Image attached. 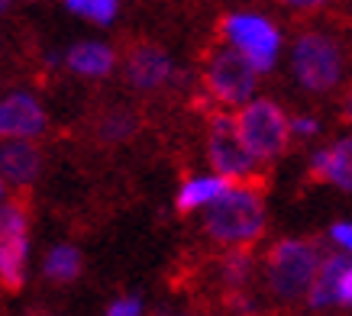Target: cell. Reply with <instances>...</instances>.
<instances>
[{"mask_svg": "<svg viewBox=\"0 0 352 316\" xmlns=\"http://www.w3.org/2000/svg\"><path fill=\"white\" fill-rule=\"evenodd\" d=\"M265 197L252 181H233L204 216L207 236L220 245H256L265 236Z\"/></svg>", "mask_w": 352, "mask_h": 316, "instance_id": "cell-1", "label": "cell"}, {"mask_svg": "<svg viewBox=\"0 0 352 316\" xmlns=\"http://www.w3.org/2000/svg\"><path fill=\"white\" fill-rule=\"evenodd\" d=\"M320 249L310 239H281L272 245L265 258V281L268 291L281 304H294L310 294V287L320 271Z\"/></svg>", "mask_w": 352, "mask_h": 316, "instance_id": "cell-2", "label": "cell"}, {"mask_svg": "<svg viewBox=\"0 0 352 316\" xmlns=\"http://www.w3.org/2000/svg\"><path fill=\"white\" fill-rule=\"evenodd\" d=\"M342 68H346V55L342 45L333 39L330 32L307 30L294 39V52H291V71L307 94H327L342 81Z\"/></svg>", "mask_w": 352, "mask_h": 316, "instance_id": "cell-3", "label": "cell"}, {"mask_svg": "<svg viewBox=\"0 0 352 316\" xmlns=\"http://www.w3.org/2000/svg\"><path fill=\"white\" fill-rule=\"evenodd\" d=\"M236 123H239V133H243L249 152L258 161H275V158H281L288 152L294 129H291V120L285 116V110L275 100L252 97L245 106H239Z\"/></svg>", "mask_w": 352, "mask_h": 316, "instance_id": "cell-4", "label": "cell"}, {"mask_svg": "<svg viewBox=\"0 0 352 316\" xmlns=\"http://www.w3.org/2000/svg\"><path fill=\"white\" fill-rule=\"evenodd\" d=\"M220 36L226 39V45H233L256 65L258 74H268L275 68L278 55H281V30L275 23L252 10H236L226 13L220 20Z\"/></svg>", "mask_w": 352, "mask_h": 316, "instance_id": "cell-5", "label": "cell"}, {"mask_svg": "<svg viewBox=\"0 0 352 316\" xmlns=\"http://www.w3.org/2000/svg\"><path fill=\"white\" fill-rule=\"evenodd\" d=\"M256 84H258L256 65L249 62L239 49H233V45H223V49H217L207 58L204 87H207V94L214 97L217 104L245 106L256 97Z\"/></svg>", "mask_w": 352, "mask_h": 316, "instance_id": "cell-6", "label": "cell"}, {"mask_svg": "<svg viewBox=\"0 0 352 316\" xmlns=\"http://www.w3.org/2000/svg\"><path fill=\"white\" fill-rule=\"evenodd\" d=\"M207 158H210L214 171L226 174L230 181H252L258 165V158L249 152L243 133H239L236 116L226 113V110L210 116V126H207Z\"/></svg>", "mask_w": 352, "mask_h": 316, "instance_id": "cell-7", "label": "cell"}, {"mask_svg": "<svg viewBox=\"0 0 352 316\" xmlns=\"http://www.w3.org/2000/svg\"><path fill=\"white\" fill-rule=\"evenodd\" d=\"M26 262H30V213L20 197H13L0 210V281L7 291H20L26 284Z\"/></svg>", "mask_w": 352, "mask_h": 316, "instance_id": "cell-8", "label": "cell"}, {"mask_svg": "<svg viewBox=\"0 0 352 316\" xmlns=\"http://www.w3.org/2000/svg\"><path fill=\"white\" fill-rule=\"evenodd\" d=\"M123 74H126V81L133 91H142V94H149V91H159L165 87L175 78V68H171V58L162 52L159 45H133L126 55V65H123Z\"/></svg>", "mask_w": 352, "mask_h": 316, "instance_id": "cell-9", "label": "cell"}, {"mask_svg": "<svg viewBox=\"0 0 352 316\" xmlns=\"http://www.w3.org/2000/svg\"><path fill=\"white\" fill-rule=\"evenodd\" d=\"M0 133L3 139H39L45 133V110L26 91H13L0 104Z\"/></svg>", "mask_w": 352, "mask_h": 316, "instance_id": "cell-10", "label": "cell"}, {"mask_svg": "<svg viewBox=\"0 0 352 316\" xmlns=\"http://www.w3.org/2000/svg\"><path fill=\"white\" fill-rule=\"evenodd\" d=\"M43 171V155L39 148L32 146V139H7L0 148V174L3 184L13 190H26L30 184H36Z\"/></svg>", "mask_w": 352, "mask_h": 316, "instance_id": "cell-11", "label": "cell"}, {"mask_svg": "<svg viewBox=\"0 0 352 316\" xmlns=\"http://www.w3.org/2000/svg\"><path fill=\"white\" fill-rule=\"evenodd\" d=\"M65 65L81 78H107L117 68V52L107 43H75L65 52Z\"/></svg>", "mask_w": 352, "mask_h": 316, "instance_id": "cell-12", "label": "cell"}, {"mask_svg": "<svg viewBox=\"0 0 352 316\" xmlns=\"http://www.w3.org/2000/svg\"><path fill=\"white\" fill-rule=\"evenodd\" d=\"M349 252L346 255H327L320 264V271H317V281L310 287L307 294V304L314 310H330V306H340V278L342 271L349 268Z\"/></svg>", "mask_w": 352, "mask_h": 316, "instance_id": "cell-13", "label": "cell"}, {"mask_svg": "<svg viewBox=\"0 0 352 316\" xmlns=\"http://www.w3.org/2000/svg\"><path fill=\"white\" fill-rule=\"evenodd\" d=\"M233 181L214 171V174H201V178H188L178 188V197H175V207L182 213H191V210H201V207H210V203L230 188Z\"/></svg>", "mask_w": 352, "mask_h": 316, "instance_id": "cell-14", "label": "cell"}, {"mask_svg": "<svg viewBox=\"0 0 352 316\" xmlns=\"http://www.w3.org/2000/svg\"><path fill=\"white\" fill-rule=\"evenodd\" d=\"M43 274L55 284H68L75 281L81 274V252L75 245H55L45 252V262H43Z\"/></svg>", "mask_w": 352, "mask_h": 316, "instance_id": "cell-15", "label": "cell"}, {"mask_svg": "<svg viewBox=\"0 0 352 316\" xmlns=\"http://www.w3.org/2000/svg\"><path fill=\"white\" fill-rule=\"evenodd\" d=\"M220 278L230 291H245L249 278H252V252L249 245H230L226 258L220 262Z\"/></svg>", "mask_w": 352, "mask_h": 316, "instance_id": "cell-16", "label": "cell"}, {"mask_svg": "<svg viewBox=\"0 0 352 316\" xmlns=\"http://www.w3.org/2000/svg\"><path fill=\"white\" fill-rule=\"evenodd\" d=\"M136 129H139V120L129 110H110V113L100 116L97 136H100V142H107V146H120V142H129V139L136 136Z\"/></svg>", "mask_w": 352, "mask_h": 316, "instance_id": "cell-17", "label": "cell"}, {"mask_svg": "<svg viewBox=\"0 0 352 316\" xmlns=\"http://www.w3.org/2000/svg\"><path fill=\"white\" fill-rule=\"evenodd\" d=\"M65 10L94 26H110L120 16V0H65Z\"/></svg>", "mask_w": 352, "mask_h": 316, "instance_id": "cell-18", "label": "cell"}, {"mask_svg": "<svg viewBox=\"0 0 352 316\" xmlns=\"http://www.w3.org/2000/svg\"><path fill=\"white\" fill-rule=\"evenodd\" d=\"M327 181L340 190H352V139H340L336 146H330Z\"/></svg>", "mask_w": 352, "mask_h": 316, "instance_id": "cell-19", "label": "cell"}, {"mask_svg": "<svg viewBox=\"0 0 352 316\" xmlns=\"http://www.w3.org/2000/svg\"><path fill=\"white\" fill-rule=\"evenodd\" d=\"M281 7H288L291 13H304V16H310V13H320L327 10V7H333L336 0H278Z\"/></svg>", "mask_w": 352, "mask_h": 316, "instance_id": "cell-20", "label": "cell"}, {"mask_svg": "<svg viewBox=\"0 0 352 316\" xmlns=\"http://www.w3.org/2000/svg\"><path fill=\"white\" fill-rule=\"evenodd\" d=\"M104 316H142V300L139 297H117Z\"/></svg>", "mask_w": 352, "mask_h": 316, "instance_id": "cell-21", "label": "cell"}, {"mask_svg": "<svg viewBox=\"0 0 352 316\" xmlns=\"http://www.w3.org/2000/svg\"><path fill=\"white\" fill-rule=\"evenodd\" d=\"M291 129H294V136H300V139H314L320 133V120H317V116H294V120H291Z\"/></svg>", "mask_w": 352, "mask_h": 316, "instance_id": "cell-22", "label": "cell"}, {"mask_svg": "<svg viewBox=\"0 0 352 316\" xmlns=\"http://www.w3.org/2000/svg\"><path fill=\"white\" fill-rule=\"evenodd\" d=\"M330 239L340 245V249H346V252L352 255V223H333Z\"/></svg>", "mask_w": 352, "mask_h": 316, "instance_id": "cell-23", "label": "cell"}, {"mask_svg": "<svg viewBox=\"0 0 352 316\" xmlns=\"http://www.w3.org/2000/svg\"><path fill=\"white\" fill-rule=\"evenodd\" d=\"M327 161H330V148H317L310 155V178H327Z\"/></svg>", "mask_w": 352, "mask_h": 316, "instance_id": "cell-24", "label": "cell"}, {"mask_svg": "<svg viewBox=\"0 0 352 316\" xmlns=\"http://www.w3.org/2000/svg\"><path fill=\"white\" fill-rule=\"evenodd\" d=\"M340 306H352V262L340 278Z\"/></svg>", "mask_w": 352, "mask_h": 316, "instance_id": "cell-25", "label": "cell"}, {"mask_svg": "<svg viewBox=\"0 0 352 316\" xmlns=\"http://www.w3.org/2000/svg\"><path fill=\"white\" fill-rule=\"evenodd\" d=\"M342 120H346V123L352 126V91L342 97Z\"/></svg>", "mask_w": 352, "mask_h": 316, "instance_id": "cell-26", "label": "cell"}, {"mask_svg": "<svg viewBox=\"0 0 352 316\" xmlns=\"http://www.w3.org/2000/svg\"><path fill=\"white\" fill-rule=\"evenodd\" d=\"M10 3L13 0H0V7H3V10H10Z\"/></svg>", "mask_w": 352, "mask_h": 316, "instance_id": "cell-27", "label": "cell"}, {"mask_svg": "<svg viewBox=\"0 0 352 316\" xmlns=\"http://www.w3.org/2000/svg\"><path fill=\"white\" fill-rule=\"evenodd\" d=\"M39 316H52V313H39Z\"/></svg>", "mask_w": 352, "mask_h": 316, "instance_id": "cell-28", "label": "cell"}]
</instances>
